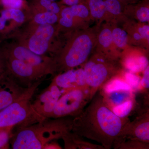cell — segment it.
I'll list each match as a JSON object with an SVG mask.
<instances>
[{"label": "cell", "mask_w": 149, "mask_h": 149, "mask_svg": "<svg viewBox=\"0 0 149 149\" xmlns=\"http://www.w3.org/2000/svg\"><path fill=\"white\" fill-rule=\"evenodd\" d=\"M87 107L73 118V133L101 144L105 149L113 148L120 139L128 117L116 115L107 106L100 93L95 95Z\"/></svg>", "instance_id": "1"}, {"label": "cell", "mask_w": 149, "mask_h": 149, "mask_svg": "<svg viewBox=\"0 0 149 149\" xmlns=\"http://www.w3.org/2000/svg\"><path fill=\"white\" fill-rule=\"evenodd\" d=\"M73 118H47L35 124L18 127L10 139L12 148L45 149L49 143L61 139L71 131Z\"/></svg>", "instance_id": "2"}, {"label": "cell", "mask_w": 149, "mask_h": 149, "mask_svg": "<svg viewBox=\"0 0 149 149\" xmlns=\"http://www.w3.org/2000/svg\"><path fill=\"white\" fill-rule=\"evenodd\" d=\"M100 24L76 33L66 48L54 60L56 71L60 74L85 64L95 50Z\"/></svg>", "instance_id": "3"}, {"label": "cell", "mask_w": 149, "mask_h": 149, "mask_svg": "<svg viewBox=\"0 0 149 149\" xmlns=\"http://www.w3.org/2000/svg\"><path fill=\"white\" fill-rule=\"evenodd\" d=\"M83 68L91 100L104 85L125 70L120 59L95 50Z\"/></svg>", "instance_id": "4"}, {"label": "cell", "mask_w": 149, "mask_h": 149, "mask_svg": "<svg viewBox=\"0 0 149 149\" xmlns=\"http://www.w3.org/2000/svg\"><path fill=\"white\" fill-rule=\"evenodd\" d=\"M41 81L34 83L19 98L0 111V130L27 126L46 119L35 111L30 101Z\"/></svg>", "instance_id": "5"}, {"label": "cell", "mask_w": 149, "mask_h": 149, "mask_svg": "<svg viewBox=\"0 0 149 149\" xmlns=\"http://www.w3.org/2000/svg\"><path fill=\"white\" fill-rule=\"evenodd\" d=\"M107 106L117 115L129 114L134 107L133 90L126 82L115 80L100 89Z\"/></svg>", "instance_id": "6"}, {"label": "cell", "mask_w": 149, "mask_h": 149, "mask_svg": "<svg viewBox=\"0 0 149 149\" xmlns=\"http://www.w3.org/2000/svg\"><path fill=\"white\" fill-rule=\"evenodd\" d=\"M91 101L89 89H76L63 92L51 118L77 116Z\"/></svg>", "instance_id": "7"}, {"label": "cell", "mask_w": 149, "mask_h": 149, "mask_svg": "<svg viewBox=\"0 0 149 149\" xmlns=\"http://www.w3.org/2000/svg\"><path fill=\"white\" fill-rule=\"evenodd\" d=\"M9 74L11 73L16 78L17 83L24 88H28L40 80V78L46 73L17 59L10 58L7 61Z\"/></svg>", "instance_id": "8"}, {"label": "cell", "mask_w": 149, "mask_h": 149, "mask_svg": "<svg viewBox=\"0 0 149 149\" xmlns=\"http://www.w3.org/2000/svg\"><path fill=\"white\" fill-rule=\"evenodd\" d=\"M62 94L61 89L53 80L32 103V107L43 117L51 118L56 104Z\"/></svg>", "instance_id": "9"}, {"label": "cell", "mask_w": 149, "mask_h": 149, "mask_svg": "<svg viewBox=\"0 0 149 149\" xmlns=\"http://www.w3.org/2000/svg\"><path fill=\"white\" fill-rule=\"evenodd\" d=\"M149 50L128 46L121 52L120 61L125 70L133 73L143 71L149 66Z\"/></svg>", "instance_id": "10"}, {"label": "cell", "mask_w": 149, "mask_h": 149, "mask_svg": "<svg viewBox=\"0 0 149 149\" xmlns=\"http://www.w3.org/2000/svg\"><path fill=\"white\" fill-rule=\"evenodd\" d=\"M123 24V28L128 35V45L149 50L148 23L139 22L128 17Z\"/></svg>", "instance_id": "11"}, {"label": "cell", "mask_w": 149, "mask_h": 149, "mask_svg": "<svg viewBox=\"0 0 149 149\" xmlns=\"http://www.w3.org/2000/svg\"><path fill=\"white\" fill-rule=\"evenodd\" d=\"M123 139L138 140L149 143V109L133 121L130 120L125 124L118 141Z\"/></svg>", "instance_id": "12"}, {"label": "cell", "mask_w": 149, "mask_h": 149, "mask_svg": "<svg viewBox=\"0 0 149 149\" xmlns=\"http://www.w3.org/2000/svg\"><path fill=\"white\" fill-rule=\"evenodd\" d=\"M63 92L76 89H89L83 68L69 70L58 74L53 80Z\"/></svg>", "instance_id": "13"}, {"label": "cell", "mask_w": 149, "mask_h": 149, "mask_svg": "<svg viewBox=\"0 0 149 149\" xmlns=\"http://www.w3.org/2000/svg\"><path fill=\"white\" fill-rule=\"evenodd\" d=\"M8 76L0 81V111L15 101L27 91Z\"/></svg>", "instance_id": "14"}, {"label": "cell", "mask_w": 149, "mask_h": 149, "mask_svg": "<svg viewBox=\"0 0 149 149\" xmlns=\"http://www.w3.org/2000/svg\"><path fill=\"white\" fill-rule=\"evenodd\" d=\"M95 50L120 59L121 50L115 45L112 36V25L105 22L99 26Z\"/></svg>", "instance_id": "15"}, {"label": "cell", "mask_w": 149, "mask_h": 149, "mask_svg": "<svg viewBox=\"0 0 149 149\" xmlns=\"http://www.w3.org/2000/svg\"><path fill=\"white\" fill-rule=\"evenodd\" d=\"M54 33V29L51 24H41L29 40V49L38 55L45 54Z\"/></svg>", "instance_id": "16"}, {"label": "cell", "mask_w": 149, "mask_h": 149, "mask_svg": "<svg viewBox=\"0 0 149 149\" xmlns=\"http://www.w3.org/2000/svg\"><path fill=\"white\" fill-rule=\"evenodd\" d=\"M123 13L128 18L143 23L149 21V0H141L138 2L124 6Z\"/></svg>", "instance_id": "17"}, {"label": "cell", "mask_w": 149, "mask_h": 149, "mask_svg": "<svg viewBox=\"0 0 149 149\" xmlns=\"http://www.w3.org/2000/svg\"><path fill=\"white\" fill-rule=\"evenodd\" d=\"M106 7L104 22L111 24L123 23L128 18L123 13L124 6L118 0H104Z\"/></svg>", "instance_id": "18"}, {"label": "cell", "mask_w": 149, "mask_h": 149, "mask_svg": "<svg viewBox=\"0 0 149 149\" xmlns=\"http://www.w3.org/2000/svg\"><path fill=\"white\" fill-rule=\"evenodd\" d=\"M66 149H105L102 145H96L85 141L83 137L73 133L68 132L62 138Z\"/></svg>", "instance_id": "19"}, {"label": "cell", "mask_w": 149, "mask_h": 149, "mask_svg": "<svg viewBox=\"0 0 149 149\" xmlns=\"http://www.w3.org/2000/svg\"><path fill=\"white\" fill-rule=\"evenodd\" d=\"M87 5L93 21L100 24L104 21L106 7L104 0H86Z\"/></svg>", "instance_id": "20"}, {"label": "cell", "mask_w": 149, "mask_h": 149, "mask_svg": "<svg viewBox=\"0 0 149 149\" xmlns=\"http://www.w3.org/2000/svg\"><path fill=\"white\" fill-rule=\"evenodd\" d=\"M112 36L115 45L120 50H123L128 45V36L123 28L118 26L117 24H111Z\"/></svg>", "instance_id": "21"}, {"label": "cell", "mask_w": 149, "mask_h": 149, "mask_svg": "<svg viewBox=\"0 0 149 149\" xmlns=\"http://www.w3.org/2000/svg\"><path fill=\"white\" fill-rule=\"evenodd\" d=\"M113 148L118 149H149V143L138 140L123 139L118 141Z\"/></svg>", "instance_id": "22"}, {"label": "cell", "mask_w": 149, "mask_h": 149, "mask_svg": "<svg viewBox=\"0 0 149 149\" xmlns=\"http://www.w3.org/2000/svg\"><path fill=\"white\" fill-rule=\"evenodd\" d=\"M1 16L6 20L13 19L19 23L22 22L24 19V14L19 9H7L2 12Z\"/></svg>", "instance_id": "23"}, {"label": "cell", "mask_w": 149, "mask_h": 149, "mask_svg": "<svg viewBox=\"0 0 149 149\" xmlns=\"http://www.w3.org/2000/svg\"><path fill=\"white\" fill-rule=\"evenodd\" d=\"M14 128V127H10L0 130V149L10 148Z\"/></svg>", "instance_id": "24"}, {"label": "cell", "mask_w": 149, "mask_h": 149, "mask_svg": "<svg viewBox=\"0 0 149 149\" xmlns=\"http://www.w3.org/2000/svg\"><path fill=\"white\" fill-rule=\"evenodd\" d=\"M57 20L56 15L49 11L38 14L35 17V21L40 24H54L57 21Z\"/></svg>", "instance_id": "25"}, {"label": "cell", "mask_w": 149, "mask_h": 149, "mask_svg": "<svg viewBox=\"0 0 149 149\" xmlns=\"http://www.w3.org/2000/svg\"><path fill=\"white\" fill-rule=\"evenodd\" d=\"M3 5L8 8L19 9L21 7L23 0H1Z\"/></svg>", "instance_id": "26"}, {"label": "cell", "mask_w": 149, "mask_h": 149, "mask_svg": "<svg viewBox=\"0 0 149 149\" xmlns=\"http://www.w3.org/2000/svg\"><path fill=\"white\" fill-rule=\"evenodd\" d=\"M143 75L140 81L139 85H141V88L144 89H148L149 87V66H148L143 71Z\"/></svg>", "instance_id": "27"}, {"label": "cell", "mask_w": 149, "mask_h": 149, "mask_svg": "<svg viewBox=\"0 0 149 149\" xmlns=\"http://www.w3.org/2000/svg\"><path fill=\"white\" fill-rule=\"evenodd\" d=\"M46 9L47 10V11L56 14L58 13L60 11V9L58 5L55 2L51 3Z\"/></svg>", "instance_id": "28"}, {"label": "cell", "mask_w": 149, "mask_h": 149, "mask_svg": "<svg viewBox=\"0 0 149 149\" xmlns=\"http://www.w3.org/2000/svg\"><path fill=\"white\" fill-rule=\"evenodd\" d=\"M0 71L7 72L9 74L7 61L3 58V57L1 56H0Z\"/></svg>", "instance_id": "29"}, {"label": "cell", "mask_w": 149, "mask_h": 149, "mask_svg": "<svg viewBox=\"0 0 149 149\" xmlns=\"http://www.w3.org/2000/svg\"><path fill=\"white\" fill-rule=\"evenodd\" d=\"M62 149L61 147L55 142H52L49 143L45 147V149Z\"/></svg>", "instance_id": "30"}, {"label": "cell", "mask_w": 149, "mask_h": 149, "mask_svg": "<svg viewBox=\"0 0 149 149\" xmlns=\"http://www.w3.org/2000/svg\"><path fill=\"white\" fill-rule=\"evenodd\" d=\"M64 2L67 5L73 6L79 4L80 0H63Z\"/></svg>", "instance_id": "31"}, {"label": "cell", "mask_w": 149, "mask_h": 149, "mask_svg": "<svg viewBox=\"0 0 149 149\" xmlns=\"http://www.w3.org/2000/svg\"><path fill=\"white\" fill-rule=\"evenodd\" d=\"M124 6L128 4H134L139 2L141 0H118Z\"/></svg>", "instance_id": "32"}, {"label": "cell", "mask_w": 149, "mask_h": 149, "mask_svg": "<svg viewBox=\"0 0 149 149\" xmlns=\"http://www.w3.org/2000/svg\"><path fill=\"white\" fill-rule=\"evenodd\" d=\"M6 19L2 17H0V30H3L5 27Z\"/></svg>", "instance_id": "33"}, {"label": "cell", "mask_w": 149, "mask_h": 149, "mask_svg": "<svg viewBox=\"0 0 149 149\" xmlns=\"http://www.w3.org/2000/svg\"><path fill=\"white\" fill-rule=\"evenodd\" d=\"M8 75V74L7 72H2L0 71V81L3 79L4 78L7 77Z\"/></svg>", "instance_id": "34"}, {"label": "cell", "mask_w": 149, "mask_h": 149, "mask_svg": "<svg viewBox=\"0 0 149 149\" xmlns=\"http://www.w3.org/2000/svg\"><path fill=\"white\" fill-rule=\"evenodd\" d=\"M49 1H56V0H49Z\"/></svg>", "instance_id": "35"}]
</instances>
